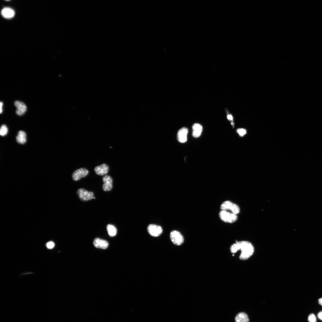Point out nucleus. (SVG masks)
<instances>
[{
  "label": "nucleus",
  "instance_id": "10",
  "mask_svg": "<svg viewBox=\"0 0 322 322\" xmlns=\"http://www.w3.org/2000/svg\"><path fill=\"white\" fill-rule=\"evenodd\" d=\"M188 130L186 127H183L181 129L177 132V139L180 143H184L187 140V135Z\"/></svg>",
  "mask_w": 322,
  "mask_h": 322
},
{
  "label": "nucleus",
  "instance_id": "12",
  "mask_svg": "<svg viewBox=\"0 0 322 322\" xmlns=\"http://www.w3.org/2000/svg\"><path fill=\"white\" fill-rule=\"evenodd\" d=\"M109 167L105 164H103L100 166H96L95 168L96 173L99 175L103 176L107 174L109 171Z\"/></svg>",
  "mask_w": 322,
  "mask_h": 322
},
{
  "label": "nucleus",
  "instance_id": "8",
  "mask_svg": "<svg viewBox=\"0 0 322 322\" xmlns=\"http://www.w3.org/2000/svg\"><path fill=\"white\" fill-rule=\"evenodd\" d=\"M104 184L102 188L105 191H109L112 190L113 188V180L112 177L108 175L104 176L102 179Z\"/></svg>",
  "mask_w": 322,
  "mask_h": 322
},
{
  "label": "nucleus",
  "instance_id": "17",
  "mask_svg": "<svg viewBox=\"0 0 322 322\" xmlns=\"http://www.w3.org/2000/svg\"><path fill=\"white\" fill-rule=\"evenodd\" d=\"M108 234L110 237L115 236L117 233V230L116 227L113 225L108 224L107 227Z\"/></svg>",
  "mask_w": 322,
  "mask_h": 322
},
{
  "label": "nucleus",
  "instance_id": "24",
  "mask_svg": "<svg viewBox=\"0 0 322 322\" xmlns=\"http://www.w3.org/2000/svg\"><path fill=\"white\" fill-rule=\"evenodd\" d=\"M227 118L230 120L232 121L233 120V117L231 115H228L227 116Z\"/></svg>",
  "mask_w": 322,
  "mask_h": 322
},
{
  "label": "nucleus",
  "instance_id": "13",
  "mask_svg": "<svg viewBox=\"0 0 322 322\" xmlns=\"http://www.w3.org/2000/svg\"><path fill=\"white\" fill-rule=\"evenodd\" d=\"M193 137L197 138L200 136L203 130L202 126L199 124L195 123L193 127Z\"/></svg>",
  "mask_w": 322,
  "mask_h": 322
},
{
  "label": "nucleus",
  "instance_id": "20",
  "mask_svg": "<svg viewBox=\"0 0 322 322\" xmlns=\"http://www.w3.org/2000/svg\"><path fill=\"white\" fill-rule=\"evenodd\" d=\"M309 322H316V319L315 315L313 314H310L308 317Z\"/></svg>",
  "mask_w": 322,
  "mask_h": 322
},
{
  "label": "nucleus",
  "instance_id": "2",
  "mask_svg": "<svg viewBox=\"0 0 322 322\" xmlns=\"http://www.w3.org/2000/svg\"><path fill=\"white\" fill-rule=\"evenodd\" d=\"M220 208L221 210L226 211H229L231 213L236 215L240 213V210L238 205L229 201H225L222 204Z\"/></svg>",
  "mask_w": 322,
  "mask_h": 322
},
{
  "label": "nucleus",
  "instance_id": "5",
  "mask_svg": "<svg viewBox=\"0 0 322 322\" xmlns=\"http://www.w3.org/2000/svg\"><path fill=\"white\" fill-rule=\"evenodd\" d=\"M79 198L83 201L90 200L94 197V195L92 192H88L83 188L80 189L77 192Z\"/></svg>",
  "mask_w": 322,
  "mask_h": 322
},
{
  "label": "nucleus",
  "instance_id": "16",
  "mask_svg": "<svg viewBox=\"0 0 322 322\" xmlns=\"http://www.w3.org/2000/svg\"><path fill=\"white\" fill-rule=\"evenodd\" d=\"M235 320L236 322H249L248 315L243 312L238 314L235 317Z\"/></svg>",
  "mask_w": 322,
  "mask_h": 322
},
{
  "label": "nucleus",
  "instance_id": "15",
  "mask_svg": "<svg viewBox=\"0 0 322 322\" xmlns=\"http://www.w3.org/2000/svg\"><path fill=\"white\" fill-rule=\"evenodd\" d=\"M17 142L19 143L24 144L27 141L26 134V132L23 131L19 132L16 137Z\"/></svg>",
  "mask_w": 322,
  "mask_h": 322
},
{
  "label": "nucleus",
  "instance_id": "7",
  "mask_svg": "<svg viewBox=\"0 0 322 322\" xmlns=\"http://www.w3.org/2000/svg\"><path fill=\"white\" fill-rule=\"evenodd\" d=\"M88 171L85 168H81L75 171L72 175V178L75 181H78L88 174Z\"/></svg>",
  "mask_w": 322,
  "mask_h": 322
},
{
  "label": "nucleus",
  "instance_id": "14",
  "mask_svg": "<svg viewBox=\"0 0 322 322\" xmlns=\"http://www.w3.org/2000/svg\"><path fill=\"white\" fill-rule=\"evenodd\" d=\"M1 14L6 19H10L13 17L15 15L14 10L9 8H5L2 10Z\"/></svg>",
  "mask_w": 322,
  "mask_h": 322
},
{
  "label": "nucleus",
  "instance_id": "9",
  "mask_svg": "<svg viewBox=\"0 0 322 322\" xmlns=\"http://www.w3.org/2000/svg\"><path fill=\"white\" fill-rule=\"evenodd\" d=\"M15 105L17 107L16 112L17 115L19 116L23 115L26 111L27 107L23 102L17 101L15 102Z\"/></svg>",
  "mask_w": 322,
  "mask_h": 322
},
{
  "label": "nucleus",
  "instance_id": "4",
  "mask_svg": "<svg viewBox=\"0 0 322 322\" xmlns=\"http://www.w3.org/2000/svg\"><path fill=\"white\" fill-rule=\"evenodd\" d=\"M170 237L172 242L176 245H181L184 242V238L179 231H172L170 233Z\"/></svg>",
  "mask_w": 322,
  "mask_h": 322
},
{
  "label": "nucleus",
  "instance_id": "25",
  "mask_svg": "<svg viewBox=\"0 0 322 322\" xmlns=\"http://www.w3.org/2000/svg\"><path fill=\"white\" fill-rule=\"evenodd\" d=\"M318 302L319 304L321 305L322 306V298L319 299Z\"/></svg>",
  "mask_w": 322,
  "mask_h": 322
},
{
  "label": "nucleus",
  "instance_id": "3",
  "mask_svg": "<svg viewBox=\"0 0 322 322\" xmlns=\"http://www.w3.org/2000/svg\"><path fill=\"white\" fill-rule=\"evenodd\" d=\"M219 216L222 221L228 223H234L238 219L237 215L225 211H220L219 213Z\"/></svg>",
  "mask_w": 322,
  "mask_h": 322
},
{
  "label": "nucleus",
  "instance_id": "11",
  "mask_svg": "<svg viewBox=\"0 0 322 322\" xmlns=\"http://www.w3.org/2000/svg\"><path fill=\"white\" fill-rule=\"evenodd\" d=\"M93 243L96 248L102 249H106L109 246V243L107 241L99 238H95Z\"/></svg>",
  "mask_w": 322,
  "mask_h": 322
},
{
  "label": "nucleus",
  "instance_id": "23",
  "mask_svg": "<svg viewBox=\"0 0 322 322\" xmlns=\"http://www.w3.org/2000/svg\"><path fill=\"white\" fill-rule=\"evenodd\" d=\"M318 317L319 319L322 320V312H321L318 314Z\"/></svg>",
  "mask_w": 322,
  "mask_h": 322
},
{
  "label": "nucleus",
  "instance_id": "6",
  "mask_svg": "<svg viewBox=\"0 0 322 322\" xmlns=\"http://www.w3.org/2000/svg\"><path fill=\"white\" fill-rule=\"evenodd\" d=\"M147 231L152 236L157 237L160 236L163 232L162 227L158 225L154 224L149 225L147 227Z\"/></svg>",
  "mask_w": 322,
  "mask_h": 322
},
{
  "label": "nucleus",
  "instance_id": "22",
  "mask_svg": "<svg viewBox=\"0 0 322 322\" xmlns=\"http://www.w3.org/2000/svg\"><path fill=\"white\" fill-rule=\"evenodd\" d=\"M3 103L1 102L0 103V113L1 114L3 112Z\"/></svg>",
  "mask_w": 322,
  "mask_h": 322
},
{
  "label": "nucleus",
  "instance_id": "18",
  "mask_svg": "<svg viewBox=\"0 0 322 322\" xmlns=\"http://www.w3.org/2000/svg\"><path fill=\"white\" fill-rule=\"evenodd\" d=\"M8 129L7 126L5 125H2L0 129V135L1 136H6L8 134Z\"/></svg>",
  "mask_w": 322,
  "mask_h": 322
},
{
  "label": "nucleus",
  "instance_id": "1",
  "mask_svg": "<svg viewBox=\"0 0 322 322\" xmlns=\"http://www.w3.org/2000/svg\"><path fill=\"white\" fill-rule=\"evenodd\" d=\"M231 251L235 253L238 251L240 250L241 251L239 258L242 260H247L250 258L254 252V248L252 244L250 242L246 241L240 242L237 241L231 246Z\"/></svg>",
  "mask_w": 322,
  "mask_h": 322
},
{
  "label": "nucleus",
  "instance_id": "21",
  "mask_svg": "<svg viewBox=\"0 0 322 322\" xmlns=\"http://www.w3.org/2000/svg\"><path fill=\"white\" fill-rule=\"evenodd\" d=\"M54 243L52 241L49 242L46 244V247L48 249H52L54 247Z\"/></svg>",
  "mask_w": 322,
  "mask_h": 322
},
{
  "label": "nucleus",
  "instance_id": "19",
  "mask_svg": "<svg viewBox=\"0 0 322 322\" xmlns=\"http://www.w3.org/2000/svg\"><path fill=\"white\" fill-rule=\"evenodd\" d=\"M237 132L240 136H243L247 134V131L246 129H238L237 130Z\"/></svg>",
  "mask_w": 322,
  "mask_h": 322
}]
</instances>
